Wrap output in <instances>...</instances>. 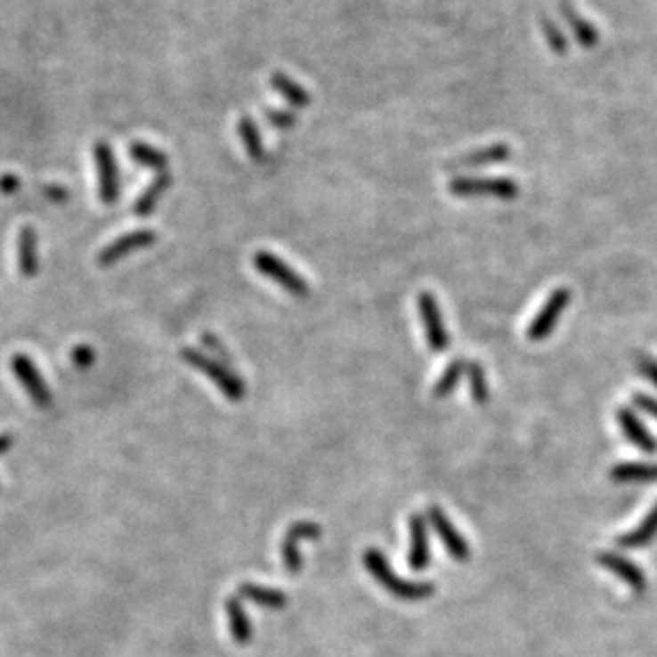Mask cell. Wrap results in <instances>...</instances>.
<instances>
[{"label": "cell", "mask_w": 657, "mask_h": 657, "mask_svg": "<svg viewBox=\"0 0 657 657\" xmlns=\"http://www.w3.org/2000/svg\"><path fill=\"white\" fill-rule=\"evenodd\" d=\"M611 478L615 483H651L657 481V463H617Z\"/></svg>", "instance_id": "24"}, {"label": "cell", "mask_w": 657, "mask_h": 657, "mask_svg": "<svg viewBox=\"0 0 657 657\" xmlns=\"http://www.w3.org/2000/svg\"><path fill=\"white\" fill-rule=\"evenodd\" d=\"M94 350L88 346V344H79V346L73 348L71 353V361L77 365L79 369H88L90 365L94 363Z\"/></svg>", "instance_id": "30"}, {"label": "cell", "mask_w": 657, "mask_h": 657, "mask_svg": "<svg viewBox=\"0 0 657 657\" xmlns=\"http://www.w3.org/2000/svg\"><path fill=\"white\" fill-rule=\"evenodd\" d=\"M156 241V233L150 229H139V231H131V233L118 237L116 241H111L110 246H105L103 250L99 252L96 261H99V267H113L118 261H122L124 256L133 255V252L143 250V247H150Z\"/></svg>", "instance_id": "11"}, {"label": "cell", "mask_w": 657, "mask_h": 657, "mask_svg": "<svg viewBox=\"0 0 657 657\" xmlns=\"http://www.w3.org/2000/svg\"><path fill=\"white\" fill-rule=\"evenodd\" d=\"M363 564L368 568V572L374 576V580L378 583L382 589L389 591L391 596L400 597V600H425V597L434 596L435 594V585L434 583H412V580L402 579L393 572L389 559L385 557V553L378 551V548H368L363 555Z\"/></svg>", "instance_id": "1"}, {"label": "cell", "mask_w": 657, "mask_h": 657, "mask_svg": "<svg viewBox=\"0 0 657 657\" xmlns=\"http://www.w3.org/2000/svg\"><path fill=\"white\" fill-rule=\"evenodd\" d=\"M427 523H432V527L435 530V534L440 536L442 545H444L446 551L455 562H467L470 559V542L466 540V536L452 525V521L446 516L444 510L440 506H429L427 508Z\"/></svg>", "instance_id": "9"}, {"label": "cell", "mask_w": 657, "mask_h": 657, "mask_svg": "<svg viewBox=\"0 0 657 657\" xmlns=\"http://www.w3.org/2000/svg\"><path fill=\"white\" fill-rule=\"evenodd\" d=\"M467 363H470L467 359H455V361H450L449 365H446V369L442 371V376L438 378V382H435V386L432 391L434 400L449 397L450 393L457 389V385H459L463 374H467Z\"/></svg>", "instance_id": "25"}, {"label": "cell", "mask_w": 657, "mask_h": 657, "mask_svg": "<svg viewBox=\"0 0 657 657\" xmlns=\"http://www.w3.org/2000/svg\"><path fill=\"white\" fill-rule=\"evenodd\" d=\"M632 400H634V406H637L638 410H643L645 414H649L651 418H655V421H657V400H653V397H649V395H645V393H637Z\"/></svg>", "instance_id": "32"}, {"label": "cell", "mask_w": 657, "mask_h": 657, "mask_svg": "<svg viewBox=\"0 0 657 657\" xmlns=\"http://www.w3.org/2000/svg\"><path fill=\"white\" fill-rule=\"evenodd\" d=\"M96 174H99V197L105 206H113L120 197V182H118L116 156L107 142L94 143Z\"/></svg>", "instance_id": "10"}, {"label": "cell", "mask_w": 657, "mask_h": 657, "mask_svg": "<svg viewBox=\"0 0 657 657\" xmlns=\"http://www.w3.org/2000/svg\"><path fill=\"white\" fill-rule=\"evenodd\" d=\"M11 446H13V435L0 434V455H3V452H7Z\"/></svg>", "instance_id": "36"}, {"label": "cell", "mask_w": 657, "mask_h": 657, "mask_svg": "<svg viewBox=\"0 0 657 657\" xmlns=\"http://www.w3.org/2000/svg\"><path fill=\"white\" fill-rule=\"evenodd\" d=\"M269 84H272V88L276 90V93L282 96L287 103L297 107V110H301V107H308L312 103V96L308 90H305L304 85H299L295 79H290L287 73L273 71L272 77H269Z\"/></svg>", "instance_id": "21"}, {"label": "cell", "mask_w": 657, "mask_h": 657, "mask_svg": "<svg viewBox=\"0 0 657 657\" xmlns=\"http://www.w3.org/2000/svg\"><path fill=\"white\" fill-rule=\"evenodd\" d=\"M637 368L640 374L651 382V385L657 386V359L649 357V354H640L637 361Z\"/></svg>", "instance_id": "31"}, {"label": "cell", "mask_w": 657, "mask_h": 657, "mask_svg": "<svg viewBox=\"0 0 657 657\" xmlns=\"http://www.w3.org/2000/svg\"><path fill=\"white\" fill-rule=\"evenodd\" d=\"M467 378H470L472 400L476 403H487L489 402L487 374H484V368L478 361H470V363H467Z\"/></svg>", "instance_id": "27"}, {"label": "cell", "mask_w": 657, "mask_h": 657, "mask_svg": "<svg viewBox=\"0 0 657 657\" xmlns=\"http://www.w3.org/2000/svg\"><path fill=\"white\" fill-rule=\"evenodd\" d=\"M237 134H239L241 143H244L247 156L255 163H265V145H263L261 131H258L256 122L250 116H241L237 120Z\"/></svg>", "instance_id": "23"}, {"label": "cell", "mask_w": 657, "mask_h": 657, "mask_svg": "<svg viewBox=\"0 0 657 657\" xmlns=\"http://www.w3.org/2000/svg\"><path fill=\"white\" fill-rule=\"evenodd\" d=\"M657 536V504L649 510V515L640 521L638 527H634L628 534L619 536V547L623 548H643L649 542H653Z\"/></svg>", "instance_id": "22"}, {"label": "cell", "mask_w": 657, "mask_h": 657, "mask_svg": "<svg viewBox=\"0 0 657 657\" xmlns=\"http://www.w3.org/2000/svg\"><path fill=\"white\" fill-rule=\"evenodd\" d=\"M43 195H45L53 203H67L69 201V191L64 186L58 184H47L43 188Z\"/></svg>", "instance_id": "34"}, {"label": "cell", "mask_w": 657, "mask_h": 657, "mask_svg": "<svg viewBox=\"0 0 657 657\" xmlns=\"http://www.w3.org/2000/svg\"><path fill=\"white\" fill-rule=\"evenodd\" d=\"M224 611H226V617H229L231 637H233L235 643L237 645H250L252 626H250V619H247L246 608H244V604H241V597L239 596L226 597Z\"/></svg>", "instance_id": "16"}, {"label": "cell", "mask_w": 657, "mask_h": 657, "mask_svg": "<svg viewBox=\"0 0 657 657\" xmlns=\"http://www.w3.org/2000/svg\"><path fill=\"white\" fill-rule=\"evenodd\" d=\"M20 188H21V180L18 175H13V174L0 175V192H4V195H13V192H18Z\"/></svg>", "instance_id": "35"}, {"label": "cell", "mask_w": 657, "mask_h": 657, "mask_svg": "<svg viewBox=\"0 0 657 657\" xmlns=\"http://www.w3.org/2000/svg\"><path fill=\"white\" fill-rule=\"evenodd\" d=\"M171 175L169 171H163V174H158L154 177V182L150 184L145 191L139 195L137 201H134V216L137 218H148L152 216V212L156 209V206H158V201L163 199V195L166 192V188L171 186Z\"/></svg>", "instance_id": "20"}, {"label": "cell", "mask_w": 657, "mask_h": 657, "mask_svg": "<svg viewBox=\"0 0 657 657\" xmlns=\"http://www.w3.org/2000/svg\"><path fill=\"white\" fill-rule=\"evenodd\" d=\"M513 150L508 143H491L487 148L474 150V152L461 156L457 160V166H467V169H478V166H491V165H502L510 158Z\"/></svg>", "instance_id": "18"}, {"label": "cell", "mask_w": 657, "mask_h": 657, "mask_svg": "<svg viewBox=\"0 0 657 657\" xmlns=\"http://www.w3.org/2000/svg\"><path fill=\"white\" fill-rule=\"evenodd\" d=\"M322 534L320 525L314 521H297L288 527V531L282 538L280 553H282V564L290 576H297L304 568V557H301L299 545L304 540H319Z\"/></svg>", "instance_id": "6"}, {"label": "cell", "mask_w": 657, "mask_h": 657, "mask_svg": "<svg viewBox=\"0 0 657 657\" xmlns=\"http://www.w3.org/2000/svg\"><path fill=\"white\" fill-rule=\"evenodd\" d=\"M131 158L137 165L148 166V169L158 171V174L166 171V165H169V158H166L165 152H160L158 148H152V145H148L143 142L131 143Z\"/></svg>", "instance_id": "26"}, {"label": "cell", "mask_w": 657, "mask_h": 657, "mask_svg": "<svg viewBox=\"0 0 657 657\" xmlns=\"http://www.w3.org/2000/svg\"><path fill=\"white\" fill-rule=\"evenodd\" d=\"M410 527V551H408V565L414 572H423L432 564L429 553V536H427V516L414 513L408 519Z\"/></svg>", "instance_id": "13"}, {"label": "cell", "mask_w": 657, "mask_h": 657, "mask_svg": "<svg viewBox=\"0 0 657 657\" xmlns=\"http://www.w3.org/2000/svg\"><path fill=\"white\" fill-rule=\"evenodd\" d=\"M265 116L273 126L280 128V131H288V128H293L295 124H297V116H295V113L278 111V110H273V107H267Z\"/></svg>", "instance_id": "29"}, {"label": "cell", "mask_w": 657, "mask_h": 657, "mask_svg": "<svg viewBox=\"0 0 657 657\" xmlns=\"http://www.w3.org/2000/svg\"><path fill=\"white\" fill-rule=\"evenodd\" d=\"M559 11H562L565 24H568V28L574 32L576 41L580 43V45L587 47V50H591V47L597 45V41H600V35H597V30L594 28V24L591 21H587L583 15L576 11L572 4L565 3V0H562L559 3Z\"/></svg>", "instance_id": "17"}, {"label": "cell", "mask_w": 657, "mask_h": 657, "mask_svg": "<svg viewBox=\"0 0 657 657\" xmlns=\"http://www.w3.org/2000/svg\"><path fill=\"white\" fill-rule=\"evenodd\" d=\"M418 312H421L425 339H427L429 350L435 354L446 353L450 346V336L449 331H446L444 320H442L438 301H435L434 295L427 293V290L418 295Z\"/></svg>", "instance_id": "7"}, {"label": "cell", "mask_w": 657, "mask_h": 657, "mask_svg": "<svg viewBox=\"0 0 657 657\" xmlns=\"http://www.w3.org/2000/svg\"><path fill=\"white\" fill-rule=\"evenodd\" d=\"M617 421H619V425H621L626 438L632 442L637 449L647 452V455H655V452H657V438L649 432L647 425H645L637 417V412L629 410V408H619Z\"/></svg>", "instance_id": "14"}, {"label": "cell", "mask_w": 657, "mask_h": 657, "mask_svg": "<svg viewBox=\"0 0 657 657\" xmlns=\"http://www.w3.org/2000/svg\"><path fill=\"white\" fill-rule=\"evenodd\" d=\"M540 28H542V35H545V39L548 43V47L555 53H565L568 52V41H565V35L562 30H559V26L555 24L553 20L545 18V15H540Z\"/></svg>", "instance_id": "28"}, {"label": "cell", "mask_w": 657, "mask_h": 657, "mask_svg": "<svg viewBox=\"0 0 657 657\" xmlns=\"http://www.w3.org/2000/svg\"><path fill=\"white\" fill-rule=\"evenodd\" d=\"M39 239L36 231L30 224L21 226L18 235V267L24 278H35L39 273V252H36Z\"/></svg>", "instance_id": "15"}, {"label": "cell", "mask_w": 657, "mask_h": 657, "mask_svg": "<svg viewBox=\"0 0 657 657\" xmlns=\"http://www.w3.org/2000/svg\"><path fill=\"white\" fill-rule=\"evenodd\" d=\"M11 369H13L15 378L20 380V385L28 391L30 400L35 406L39 408H50L52 406V391L47 386L45 378L41 376V371L36 369L35 361L28 354H13L11 357Z\"/></svg>", "instance_id": "8"}, {"label": "cell", "mask_w": 657, "mask_h": 657, "mask_svg": "<svg viewBox=\"0 0 657 657\" xmlns=\"http://www.w3.org/2000/svg\"><path fill=\"white\" fill-rule=\"evenodd\" d=\"M201 339H203V344H206V346H207L209 350H212L214 354H218V357L223 359V365H226V368H231V365H233V361H231L229 353H226V350L223 348V344H220L216 337H214V336H207V333H206V336H203Z\"/></svg>", "instance_id": "33"}, {"label": "cell", "mask_w": 657, "mask_h": 657, "mask_svg": "<svg viewBox=\"0 0 657 657\" xmlns=\"http://www.w3.org/2000/svg\"><path fill=\"white\" fill-rule=\"evenodd\" d=\"M180 357L191 365L192 369L201 371L203 376L212 378L214 385L223 391L224 397H229L231 402H241L246 395V385L241 382L239 376H235V371L226 365L220 363V361L207 357V354L199 353L197 348H182Z\"/></svg>", "instance_id": "2"}, {"label": "cell", "mask_w": 657, "mask_h": 657, "mask_svg": "<svg viewBox=\"0 0 657 657\" xmlns=\"http://www.w3.org/2000/svg\"><path fill=\"white\" fill-rule=\"evenodd\" d=\"M597 564L604 565L608 572L619 576V579H621L623 583L634 591V594H645V591H647V576H645L643 570H640V565L629 562V559L623 557V555L604 551L597 555Z\"/></svg>", "instance_id": "12"}, {"label": "cell", "mask_w": 657, "mask_h": 657, "mask_svg": "<svg viewBox=\"0 0 657 657\" xmlns=\"http://www.w3.org/2000/svg\"><path fill=\"white\" fill-rule=\"evenodd\" d=\"M570 299H572V295H570L568 288H555L553 293L548 295V299L545 301L540 312L536 314V319L527 325L525 333L527 339H530V342H542V339L551 336L553 328L557 327L559 319H562L564 310L570 305Z\"/></svg>", "instance_id": "5"}, {"label": "cell", "mask_w": 657, "mask_h": 657, "mask_svg": "<svg viewBox=\"0 0 657 657\" xmlns=\"http://www.w3.org/2000/svg\"><path fill=\"white\" fill-rule=\"evenodd\" d=\"M252 263H255L256 272L273 280V282L280 284L284 290H288L295 297H308L310 295V284L305 282L304 276L295 272L293 267H288L282 258L272 255V252H256L252 256Z\"/></svg>", "instance_id": "4"}, {"label": "cell", "mask_w": 657, "mask_h": 657, "mask_svg": "<svg viewBox=\"0 0 657 657\" xmlns=\"http://www.w3.org/2000/svg\"><path fill=\"white\" fill-rule=\"evenodd\" d=\"M449 191L459 199L493 197L499 201H513L519 195V184L508 177H455Z\"/></svg>", "instance_id": "3"}, {"label": "cell", "mask_w": 657, "mask_h": 657, "mask_svg": "<svg viewBox=\"0 0 657 657\" xmlns=\"http://www.w3.org/2000/svg\"><path fill=\"white\" fill-rule=\"evenodd\" d=\"M237 596L244 597V600L255 602V604L263 608H272V611H280V608L287 606L288 597L284 591L272 589V587L256 585V583H241L237 587Z\"/></svg>", "instance_id": "19"}]
</instances>
